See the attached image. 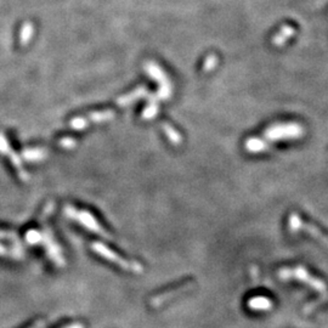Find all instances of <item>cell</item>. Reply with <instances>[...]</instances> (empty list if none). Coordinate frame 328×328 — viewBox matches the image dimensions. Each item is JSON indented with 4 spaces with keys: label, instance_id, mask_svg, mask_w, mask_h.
<instances>
[{
    "label": "cell",
    "instance_id": "obj_3",
    "mask_svg": "<svg viewBox=\"0 0 328 328\" xmlns=\"http://www.w3.org/2000/svg\"><path fill=\"white\" fill-rule=\"evenodd\" d=\"M248 305L252 310H268L269 308L271 306V303L268 298L257 297V298H252V299L249 300Z\"/></svg>",
    "mask_w": 328,
    "mask_h": 328
},
{
    "label": "cell",
    "instance_id": "obj_1",
    "mask_svg": "<svg viewBox=\"0 0 328 328\" xmlns=\"http://www.w3.org/2000/svg\"><path fill=\"white\" fill-rule=\"evenodd\" d=\"M91 247H93V251L95 252V253L100 255V257L107 259L108 261H111V262H113V264L118 265V266L124 269V270L130 271V272H135V274L142 272V266H141V264H139V262L133 261V260L130 261V260H128V259H124L123 257H120V255L114 253L112 249L106 247V245L102 244V243H94L93 245H91Z\"/></svg>",
    "mask_w": 328,
    "mask_h": 328
},
{
    "label": "cell",
    "instance_id": "obj_2",
    "mask_svg": "<svg viewBox=\"0 0 328 328\" xmlns=\"http://www.w3.org/2000/svg\"><path fill=\"white\" fill-rule=\"evenodd\" d=\"M190 286H191V283H190V282H185V283L180 284L179 287H175L168 292H164V293L156 295V297H153L152 300L150 301V305L153 308L159 306V305L167 303V301L172 299V298L175 297V295H179V294L183 293V292L188 291Z\"/></svg>",
    "mask_w": 328,
    "mask_h": 328
},
{
    "label": "cell",
    "instance_id": "obj_4",
    "mask_svg": "<svg viewBox=\"0 0 328 328\" xmlns=\"http://www.w3.org/2000/svg\"><path fill=\"white\" fill-rule=\"evenodd\" d=\"M64 328H84V324L83 323H79V322H75V323H72V324H68V326H66Z\"/></svg>",
    "mask_w": 328,
    "mask_h": 328
}]
</instances>
